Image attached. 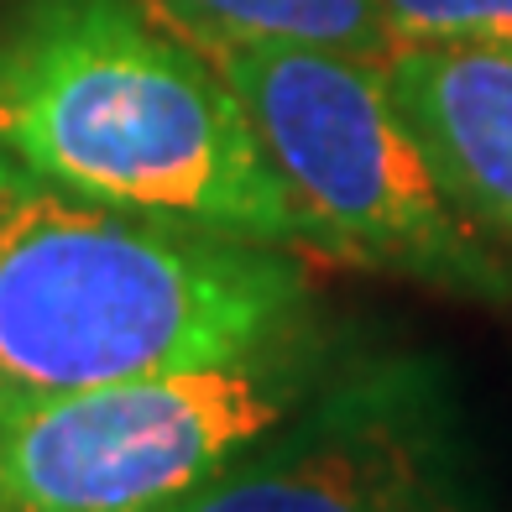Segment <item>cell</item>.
Returning a JSON list of instances; mask_svg holds the SVG:
<instances>
[{"mask_svg":"<svg viewBox=\"0 0 512 512\" xmlns=\"http://www.w3.org/2000/svg\"><path fill=\"white\" fill-rule=\"evenodd\" d=\"M0 152L131 215L314 251L220 63L142 0H21L6 11Z\"/></svg>","mask_w":512,"mask_h":512,"instance_id":"6da1fadb","label":"cell"},{"mask_svg":"<svg viewBox=\"0 0 512 512\" xmlns=\"http://www.w3.org/2000/svg\"><path fill=\"white\" fill-rule=\"evenodd\" d=\"M304 309L293 251L68 194L0 152V418L230 356Z\"/></svg>","mask_w":512,"mask_h":512,"instance_id":"7a4b0ae2","label":"cell"},{"mask_svg":"<svg viewBox=\"0 0 512 512\" xmlns=\"http://www.w3.org/2000/svg\"><path fill=\"white\" fill-rule=\"evenodd\" d=\"M246 105L314 256L512 309V262L439 183L387 68L330 48L215 53Z\"/></svg>","mask_w":512,"mask_h":512,"instance_id":"3957f363","label":"cell"},{"mask_svg":"<svg viewBox=\"0 0 512 512\" xmlns=\"http://www.w3.org/2000/svg\"><path fill=\"white\" fill-rule=\"evenodd\" d=\"M361 351L319 304L230 356L0 418V512H157Z\"/></svg>","mask_w":512,"mask_h":512,"instance_id":"277c9868","label":"cell"},{"mask_svg":"<svg viewBox=\"0 0 512 512\" xmlns=\"http://www.w3.org/2000/svg\"><path fill=\"white\" fill-rule=\"evenodd\" d=\"M157 512H497L465 398L424 351H361Z\"/></svg>","mask_w":512,"mask_h":512,"instance_id":"5b68a950","label":"cell"},{"mask_svg":"<svg viewBox=\"0 0 512 512\" xmlns=\"http://www.w3.org/2000/svg\"><path fill=\"white\" fill-rule=\"evenodd\" d=\"M382 68L450 199L512 246V48L403 42Z\"/></svg>","mask_w":512,"mask_h":512,"instance_id":"8992f818","label":"cell"},{"mask_svg":"<svg viewBox=\"0 0 512 512\" xmlns=\"http://www.w3.org/2000/svg\"><path fill=\"white\" fill-rule=\"evenodd\" d=\"M209 58L230 48H330L387 63L403 48L382 0H147Z\"/></svg>","mask_w":512,"mask_h":512,"instance_id":"52a82bcc","label":"cell"},{"mask_svg":"<svg viewBox=\"0 0 512 512\" xmlns=\"http://www.w3.org/2000/svg\"><path fill=\"white\" fill-rule=\"evenodd\" d=\"M398 42H492L512 48V0H382Z\"/></svg>","mask_w":512,"mask_h":512,"instance_id":"ba28073f","label":"cell"}]
</instances>
